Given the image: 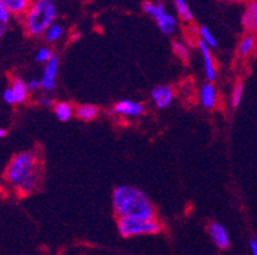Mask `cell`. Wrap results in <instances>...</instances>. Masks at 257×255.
<instances>
[{
    "label": "cell",
    "instance_id": "18",
    "mask_svg": "<svg viewBox=\"0 0 257 255\" xmlns=\"http://www.w3.org/2000/svg\"><path fill=\"white\" fill-rule=\"evenodd\" d=\"M54 112H55L56 117H58L60 121L65 123V121H68L71 120V117L73 116V107L72 104L67 103V102H59V103H55L54 106Z\"/></svg>",
    "mask_w": 257,
    "mask_h": 255
},
{
    "label": "cell",
    "instance_id": "16",
    "mask_svg": "<svg viewBox=\"0 0 257 255\" xmlns=\"http://www.w3.org/2000/svg\"><path fill=\"white\" fill-rule=\"evenodd\" d=\"M76 116L82 121H91L98 116L99 113V108L93 104H81L78 106L75 111Z\"/></svg>",
    "mask_w": 257,
    "mask_h": 255
},
{
    "label": "cell",
    "instance_id": "8",
    "mask_svg": "<svg viewBox=\"0 0 257 255\" xmlns=\"http://www.w3.org/2000/svg\"><path fill=\"white\" fill-rule=\"evenodd\" d=\"M114 112L123 116L139 117L145 112V106L139 102H132V100H120L114 106Z\"/></svg>",
    "mask_w": 257,
    "mask_h": 255
},
{
    "label": "cell",
    "instance_id": "20",
    "mask_svg": "<svg viewBox=\"0 0 257 255\" xmlns=\"http://www.w3.org/2000/svg\"><path fill=\"white\" fill-rule=\"evenodd\" d=\"M143 10L144 12L153 17L154 20L158 19V17L162 16L163 13L166 12L165 6H163L162 3H152V2H145V3L143 4Z\"/></svg>",
    "mask_w": 257,
    "mask_h": 255
},
{
    "label": "cell",
    "instance_id": "24",
    "mask_svg": "<svg viewBox=\"0 0 257 255\" xmlns=\"http://www.w3.org/2000/svg\"><path fill=\"white\" fill-rule=\"evenodd\" d=\"M173 50L175 52V55L179 59H182L183 62H187L188 60V50L186 49V46L182 45L180 42H174Z\"/></svg>",
    "mask_w": 257,
    "mask_h": 255
},
{
    "label": "cell",
    "instance_id": "30",
    "mask_svg": "<svg viewBox=\"0 0 257 255\" xmlns=\"http://www.w3.org/2000/svg\"><path fill=\"white\" fill-rule=\"evenodd\" d=\"M249 247H251L252 255H257V241L256 239H251V242H249Z\"/></svg>",
    "mask_w": 257,
    "mask_h": 255
},
{
    "label": "cell",
    "instance_id": "10",
    "mask_svg": "<svg viewBox=\"0 0 257 255\" xmlns=\"http://www.w3.org/2000/svg\"><path fill=\"white\" fill-rule=\"evenodd\" d=\"M241 25L248 33H254L257 30V2H252L247 6L241 16Z\"/></svg>",
    "mask_w": 257,
    "mask_h": 255
},
{
    "label": "cell",
    "instance_id": "13",
    "mask_svg": "<svg viewBox=\"0 0 257 255\" xmlns=\"http://www.w3.org/2000/svg\"><path fill=\"white\" fill-rule=\"evenodd\" d=\"M11 90L15 94V99H16V104L24 103L28 100L29 97V90H28V86H26L25 82L19 77H15L12 80V84H11Z\"/></svg>",
    "mask_w": 257,
    "mask_h": 255
},
{
    "label": "cell",
    "instance_id": "29",
    "mask_svg": "<svg viewBox=\"0 0 257 255\" xmlns=\"http://www.w3.org/2000/svg\"><path fill=\"white\" fill-rule=\"evenodd\" d=\"M26 86H28V90L29 91L38 90V89H41V81H39V80H30V81L26 84Z\"/></svg>",
    "mask_w": 257,
    "mask_h": 255
},
{
    "label": "cell",
    "instance_id": "27",
    "mask_svg": "<svg viewBox=\"0 0 257 255\" xmlns=\"http://www.w3.org/2000/svg\"><path fill=\"white\" fill-rule=\"evenodd\" d=\"M3 99L6 103L8 104H16V99H15V94H13V91L11 90V87H8V89H6L3 93Z\"/></svg>",
    "mask_w": 257,
    "mask_h": 255
},
{
    "label": "cell",
    "instance_id": "15",
    "mask_svg": "<svg viewBox=\"0 0 257 255\" xmlns=\"http://www.w3.org/2000/svg\"><path fill=\"white\" fill-rule=\"evenodd\" d=\"M156 23H157V25H158V28H160L161 32H162L163 34H166V36L173 34V33L176 30L175 17L167 12H165L162 16H160L158 19H156Z\"/></svg>",
    "mask_w": 257,
    "mask_h": 255
},
{
    "label": "cell",
    "instance_id": "3",
    "mask_svg": "<svg viewBox=\"0 0 257 255\" xmlns=\"http://www.w3.org/2000/svg\"><path fill=\"white\" fill-rule=\"evenodd\" d=\"M41 160L37 152L34 151H23L13 156L4 173L6 182L10 186L17 187L23 184L24 181L28 180L30 176L39 172Z\"/></svg>",
    "mask_w": 257,
    "mask_h": 255
},
{
    "label": "cell",
    "instance_id": "32",
    "mask_svg": "<svg viewBox=\"0 0 257 255\" xmlns=\"http://www.w3.org/2000/svg\"><path fill=\"white\" fill-rule=\"evenodd\" d=\"M7 136V130L4 128H0V139L4 138Z\"/></svg>",
    "mask_w": 257,
    "mask_h": 255
},
{
    "label": "cell",
    "instance_id": "12",
    "mask_svg": "<svg viewBox=\"0 0 257 255\" xmlns=\"http://www.w3.org/2000/svg\"><path fill=\"white\" fill-rule=\"evenodd\" d=\"M257 49V36L254 33H247L239 42L238 54L240 58H248Z\"/></svg>",
    "mask_w": 257,
    "mask_h": 255
},
{
    "label": "cell",
    "instance_id": "7",
    "mask_svg": "<svg viewBox=\"0 0 257 255\" xmlns=\"http://www.w3.org/2000/svg\"><path fill=\"white\" fill-rule=\"evenodd\" d=\"M208 233L215 246L221 250H226L230 247V238L226 228L219 223H210L208 225Z\"/></svg>",
    "mask_w": 257,
    "mask_h": 255
},
{
    "label": "cell",
    "instance_id": "9",
    "mask_svg": "<svg viewBox=\"0 0 257 255\" xmlns=\"http://www.w3.org/2000/svg\"><path fill=\"white\" fill-rule=\"evenodd\" d=\"M197 46H199L200 51L202 54V59H204L206 78L210 81V84H213L215 81V78H217V68H215L214 58H213L212 52H210V49L200 38L197 39Z\"/></svg>",
    "mask_w": 257,
    "mask_h": 255
},
{
    "label": "cell",
    "instance_id": "11",
    "mask_svg": "<svg viewBox=\"0 0 257 255\" xmlns=\"http://www.w3.org/2000/svg\"><path fill=\"white\" fill-rule=\"evenodd\" d=\"M200 99H201L202 106L205 108L212 110L217 106V102H218V94L213 84H205L201 87V93H200Z\"/></svg>",
    "mask_w": 257,
    "mask_h": 255
},
{
    "label": "cell",
    "instance_id": "2",
    "mask_svg": "<svg viewBox=\"0 0 257 255\" xmlns=\"http://www.w3.org/2000/svg\"><path fill=\"white\" fill-rule=\"evenodd\" d=\"M55 17L56 7L50 0H38L30 3L29 10L23 17L26 34L30 37L42 36L54 24Z\"/></svg>",
    "mask_w": 257,
    "mask_h": 255
},
{
    "label": "cell",
    "instance_id": "14",
    "mask_svg": "<svg viewBox=\"0 0 257 255\" xmlns=\"http://www.w3.org/2000/svg\"><path fill=\"white\" fill-rule=\"evenodd\" d=\"M7 10L11 13V16H25L30 7V2L28 0H4Z\"/></svg>",
    "mask_w": 257,
    "mask_h": 255
},
{
    "label": "cell",
    "instance_id": "33",
    "mask_svg": "<svg viewBox=\"0 0 257 255\" xmlns=\"http://www.w3.org/2000/svg\"><path fill=\"white\" fill-rule=\"evenodd\" d=\"M254 34H256V36H257V30H256V32H254Z\"/></svg>",
    "mask_w": 257,
    "mask_h": 255
},
{
    "label": "cell",
    "instance_id": "1",
    "mask_svg": "<svg viewBox=\"0 0 257 255\" xmlns=\"http://www.w3.org/2000/svg\"><path fill=\"white\" fill-rule=\"evenodd\" d=\"M112 208L116 217H135L141 220L157 219L153 202L141 189L132 185H120L112 191Z\"/></svg>",
    "mask_w": 257,
    "mask_h": 255
},
{
    "label": "cell",
    "instance_id": "19",
    "mask_svg": "<svg viewBox=\"0 0 257 255\" xmlns=\"http://www.w3.org/2000/svg\"><path fill=\"white\" fill-rule=\"evenodd\" d=\"M175 10L180 20L186 21V23L193 21V13L191 11V8H189L188 4H187V2H184V0H176Z\"/></svg>",
    "mask_w": 257,
    "mask_h": 255
},
{
    "label": "cell",
    "instance_id": "31",
    "mask_svg": "<svg viewBox=\"0 0 257 255\" xmlns=\"http://www.w3.org/2000/svg\"><path fill=\"white\" fill-rule=\"evenodd\" d=\"M6 30H7V25H2V24H0V41H2V38H3Z\"/></svg>",
    "mask_w": 257,
    "mask_h": 255
},
{
    "label": "cell",
    "instance_id": "17",
    "mask_svg": "<svg viewBox=\"0 0 257 255\" xmlns=\"http://www.w3.org/2000/svg\"><path fill=\"white\" fill-rule=\"evenodd\" d=\"M39 184H41V174H39V172H37L33 176H30L28 180L24 181L23 184L17 187V191L21 195H28V194H32L33 191H36L38 189Z\"/></svg>",
    "mask_w": 257,
    "mask_h": 255
},
{
    "label": "cell",
    "instance_id": "23",
    "mask_svg": "<svg viewBox=\"0 0 257 255\" xmlns=\"http://www.w3.org/2000/svg\"><path fill=\"white\" fill-rule=\"evenodd\" d=\"M243 90H244V86H243V82H236V85L232 89L231 94V104L232 107H238L240 103L241 97H243Z\"/></svg>",
    "mask_w": 257,
    "mask_h": 255
},
{
    "label": "cell",
    "instance_id": "5",
    "mask_svg": "<svg viewBox=\"0 0 257 255\" xmlns=\"http://www.w3.org/2000/svg\"><path fill=\"white\" fill-rule=\"evenodd\" d=\"M59 69V58L54 54L49 62L46 63V67L43 69L42 77H41V89L45 91H52L55 89L56 75Z\"/></svg>",
    "mask_w": 257,
    "mask_h": 255
},
{
    "label": "cell",
    "instance_id": "4",
    "mask_svg": "<svg viewBox=\"0 0 257 255\" xmlns=\"http://www.w3.org/2000/svg\"><path fill=\"white\" fill-rule=\"evenodd\" d=\"M117 230L124 238L136 236L157 234L163 230V224L158 219L141 220L135 217H119L117 219Z\"/></svg>",
    "mask_w": 257,
    "mask_h": 255
},
{
    "label": "cell",
    "instance_id": "28",
    "mask_svg": "<svg viewBox=\"0 0 257 255\" xmlns=\"http://www.w3.org/2000/svg\"><path fill=\"white\" fill-rule=\"evenodd\" d=\"M38 104L42 107H54L55 106V102L52 98H47V97H42L38 99Z\"/></svg>",
    "mask_w": 257,
    "mask_h": 255
},
{
    "label": "cell",
    "instance_id": "25",
    "mask_svg": "<svg viewBox=\"0 0 257 255\" xmlns=\"http://www.w3.org/2000/svg\"><path fill=\"white\" fill-rule=\"evenodd\" d=\"M54 55L51 52V50L47 49V47H42V49H39L38 52H37L36 55V60L38 63H47L51 59V56Z\"/></svg>",
    "mask_w": 257,
    "mask_h": 255
},
{
    "label": "cell",
    "instance_id": "22",
    "mask_svg": "<svg viewBox=\"0 0 257 255\" xmlns=\"http://www.w3.org/2000/svg\"><path fill=\"white\" fill-rule=\"evenodd\" d=\"M197 34H199V38L208 46L209 49L210 47H213V49L217 47V39L214 38V36H213L206 26H200L199 29H197Z\"/></svg>",
    "mask_w": 257,
    "mask_h": 255
},
{
    "label": "cell",
    "instance_id": "6",
    "mask_svg": "<svg viewBox=\"0 0 257 255\" xmlns=\"http://www.w3.org/2000/svg\"><path fill=\"white\" fill-rule=\"evenodd\" d=\"M174 97H175L174 87L170 85H161L154 87L152 91V99L158 108H167L173 103Z\"/></svg>",
    "mask_w": 257,
    "mask_h": 255
},
{
    "label": "cell",
    "instance_id": "21",
    "mask_svg": "<svg viewBox=\"0 0 257 255\" xmlns=\"http://www.w3.org/2000/svg\"><path fill=\"white\" fill-rule=\"evenodd\" d=\"M63 33H64V29H63L62 25H59V24H52L49 29L46 30L45 39L49 43H54L62 38Z\"/></svg>",
    "mask_w": 257,
    "mask_h": 255
},
{
    "label": "cell",
    "instance_id": "26",
    "mask_svg": "<svg viewBox=\"0 0 257 255\" xmlns=\"http://www.w3.org/2000/svg\"><path fill=\"white\" fill-rule=\"evenodd\" d=\"M11 20V13L7 10L6 4L3 0H0V24L2 25H8Z\"/></svg>",
    "mask_w": 257,
    "mask_h": 255
}]
</instances>
